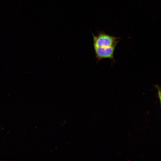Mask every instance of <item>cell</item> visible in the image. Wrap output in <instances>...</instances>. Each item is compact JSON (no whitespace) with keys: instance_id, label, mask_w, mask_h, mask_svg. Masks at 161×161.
<instances>
[{"instance_id":"obj_1","label":"cell","mask_w":161,"mask_h":161,"mask_svg":"<svg viewBox=\"0 0 161 161\" xmlns=\"http://www.w3.org/2000/svg\"><path fill=\"white\" fill-rule=\"evenodd\" d=\"M94 47H104L117 45L120 38L100 32L97 35L92 34Z\"/></svg>"},{"instance_id":"obj_3","label":"cell","mask_w":161,"mask_h":161,"mask_svg":"<svg viewBox=\"0 0 161 161\" xmlns=\"http://www.w3.org/2000/svg\"><path fill=\"white\" fill-rule=\"evenodd\" d=\"M157 88L158 91V94L160 102L161 104V87L157 86Z\"/></svg>"},{"instance_id":"obj_2","label":"cell","mask_w":161,"mask_h":161,"mask_svg":"<svg viewBox=\"0 0 161 161\" xmlns=\"http://www.w3.org/2000/svg\"><path fill=\"white\" fill-rule=\"evenodd\" d=\"M117 45H114L104 47H94L95 58L97 59V63L101 60L106 58L109 59L112 61H115L114 52Z\"/></svg>"}]
</instances>
